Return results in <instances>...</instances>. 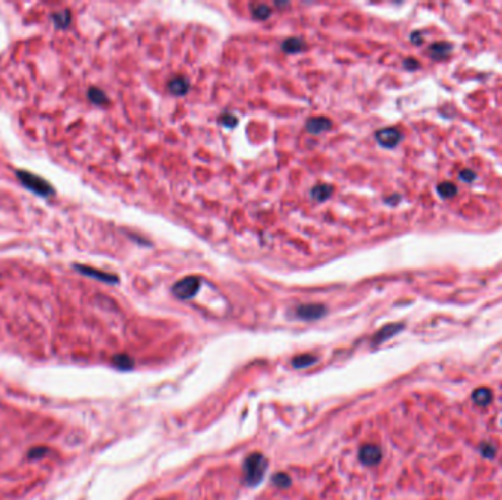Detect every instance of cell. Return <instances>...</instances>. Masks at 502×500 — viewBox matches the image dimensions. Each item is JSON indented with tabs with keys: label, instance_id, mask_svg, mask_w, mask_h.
Here are the masks:
<instances>
[{
	"label": "cell",
	"instance_id": "ba28073f",
	"mask_svg": "<svg viewBox=\"0 0 502 500\" xmlns=\"http://www.w3.org/2000/svg\"><path fill=\"white\" fill-rule=\"evenodd\" d=\"M404 324L403 323H392V324H386L383 326L373 337V345H379V343H383L386 342L388 339L393 337L395 334H398L400 332L404 330Z\"/></svg>",
	"mask_w": 502,
	"mask_h": 500
},
{
	"label": "cell",
	"instance_id": "7402d4cb",
	"mask_svg": "<svg viewBox=\"0 0 502 500\" xmlns=\"http://www.w3.org/2000/svg\"><path fill=\"white\" fill-rule=\"evenodd\" d=\"M219 122H221L223 126L232 129V128H235V126L238 125V118L237 116H234L232 113H223V114H221V118H219Z\"/></svg>",
	"mask_w": 502,
	"mask_h": 500
},
{
	"label": "cell",
	"instance_id": "5bb4252c",
	"mask_svg": "<svg viewBox=\"0 0 502 500\" xmlns=\"http://www.w3.org/2000/svg\"><path fill=\"white\" fill-rule=\"evenodd\" d=\"M251 15L254 19H259V21H266L272 16V8L266 3H253L250 6Z\"/></svg>",
	"mask_w": 502,
	"mask_h": 500
},
{
	"label": "cell",
	"instance_id": "cb8c5ba5",
	"mask_svg": "<svg viewBox=\"0 0 502 500\" xmlns=\"http://www.w3.org/2000/svg\"><path fill=\"white\" fill-rule=\"evenodd\" d=\"M458 178L462 182H472L476 179V173H474L473 170H470V169H462V170H460V173H458Z\"/></svg>",
	"mask_w": 502,
	"mask_h": 500
},
{
	"label": "cell",
	"instance_id": "44dd1931",
	"mask_svg": "<svg viewBox=\"0 0 502 500\" xmlns=\"http://www.w3.org/2000/svg\"><path fill=\"white\" fill-rule=\"evenodd\" d=\"M272 483L276 487H279V488H286V487L291 486V478H290L288 474L278 473L272 478Z\"/></svg>",
	"mask_w": 502,
	"mask_h": 500
},
{
	"label": "cell",
	"instance_id": "277c9868",
	"mask_svg": "<svg viewBox=\"0 0 502 500\" xmlns=\"http://www.w3.org/2000/svg\"><path fill=\"white\" fill-rule=\"evenodd\" d=\"M375 138H376V141L382 147H385V148H393L403 139V134L397 128H382V129L376 131Z\"/></svg>",
	"mask_w": 502,
	"mask_h": 500
},
{
	"label": "cell",
	"instance_id": "8992f818",
	"mask_svg": "<svg viewBox=\"0 0 502 500\" xmlns=\"http://www.w3.org/2000/svg\"><path fill=\"white\" fill-rule=\"evenodd\" d=\"M358 458L364 465L373 467V465H377L382 460V450L376 445H364L360 449Z\"/></svg>",
	"mask_w": 502,
	"mask_h": 500
},
{
	"label": "cell",
	"instance_id": "3957f363",
	"mask_svg": "<svg viewBox=\"0 0 502 500\" xmlns=\"http://www.w3.org/2000/svg\"><path fill=\"white\" fill-rule=\"evenodd\" d=\"M16 175H18L19 181L22 182L28 189L34 191L35 194L43 195V197H49V195H52L55 193L53 188H52V185L49 182L44 181V179H42L40 176H35V175H32L29 172H25V170H18Z\"/></svg>",
	"mask_w": 502,
	"mask_h": 500
},
{
	"label": "cell",
	"instance_id": "ffe728a7",
	"mask_svg": "<svg viewBox=\"0 0 502 500\" xmlns=\"http://www.w3.org/2000/svg\"><path fill=\"white\" fill-rule=\"evenodd\" d=\"M479 452H480V455H482L485 459H493L496 456V449H495V446L492 445V443H488V442L480 443V446H479Z\"/></svg>",
	"mask_w": 502,
	"mask_h": 500
},
{
	"label": "cell",
	"instance_id": "30bf717a",
	"mask_svg": "<svg viewBox=\"0 0 502 500\" xmlns=\"http://www.w3.org/2000/svg\"><path fill=\"white\" fill-rule=\"evenodd\" d=\"M78 268V272H81L83 275L85 276H90V278L98 279V280H103L106 283H118V276L115 275H111V273H103V272H98L96 268H91V267H85V265H75Z\"/></svg>",
	"mask_w": 502,
	"mask_h": 500
},
{
	"label": "cell",
	"instance_id": "d6986e66",
	"mask_svg": "<svg viewBox=\"0 0 502 500\" xmlns=\"http://www.w3.org/2000/svg\"><path fill=\"white\" fill-rule=\"evenodd\" d=\"M113 364L119 368V370H131L134 367V361L131 357H128L125 354H118L113 357Z\"/></svg>",
	"mask_w": 502,
	"mask_h": 500
},
{
	"label": "cell",
	"instance_id": "e0dca14e",
	"mask_svg": "<svg viewBox=\"0 0 502 500\" xmlns=\"http://www.w3.org/2000/svg\"><path fill=\"white\" fill-rule=\"evenodd\" d=\"M436 189H438V194L441 195L442 198H445V200H449V198L455 197L457 193H458L457 186L452 182H441Z\"/></svg>",
	"mask_w": 502,
	"mask_h": 500
},
{
	"label": "cell",
	"instance_id": "484cf974",
	"mask_svg": "<svg viewBox=\"0 0 502 500\" xmlns=\"http://www.w3.org/2000/svg\"><path fill=\"white\" fill-rule=\"evenodd\" d=\"M404 68L407 70H416V69H418V68H420V63H418L416 59H413V57H408V59H405L404 60Z\"/></svg>",
	"mask_w": 502,
	"mask_h": 500
},
{
	"label": "cell",
	"instance_id": "7c38bea8",
	"mask_svg": "<svg viewBox=\"0 0 502 500\" xmlns=\"http://www.w3.org/2000/svg\"><path fill=\"white\" fill-rule=\"evenodd\" d=\"M472 399L477 406H488L493 399V393L489 388H477L472 393Z\"/></svg>",
	"mask_w": 502,
	"mask_h": 500
},
{
	"label": "cell",
	"instance_id": "4316f807",
	"mask_svg": "<svg viewBox=\"0 0 502 500\" xmlns=\"http://www.w3.org/2000/svg\"><path fill=\"white\" fill-rule=\"evenodd\" d=\"M410 40L414 43V44H421V43H423V37L420 35V32L416 31V32H413V34L410 35Z\"/></svg>",
	"mask_w": 502,
	"mask_h": 500
},
{
	"label": "cell",
	"instance_id": "4fadbf2b",
	"mask_svg": "<svg viewBox=\"0 0 502 500\" xmlns=\"http://www.w3.org/2000/svg\"><path fill=\"white\" fill-rule=\"evenodd\" d=\"M332 194H334V186L329 183H317L310 191L311 198L316 201H326Z\"/></svg>",
	"mask_w": 502,
	"mask_h": 500
},
{
	"label": "cell",
	"instance_id": "2e32d148",
	"mask_svg": "<svg viewBox=\"0 0 502 500\" xmlns=\"http://www.w3.org/2000/svg\"><path fill=\"white\" fill-rule=\"evenodd\" d=\"M317 362V357L314 355H310V354H303V355H298L295 357L293 360V367L297 368V370H301V368H306V367H310L313 364Z\"/></svg>",
	"mask_w": 502,
	"mask_h": 500
},
{
	"label": "cell",
	"instance_id": "9a60e30c",
	"mask_svg": "<svg viewBox=\"0 0 502 500\" xmlns=\"http://www.w3.org/2000/svg\"><path fill=\"white\" fill-rule=\"evenodd\" d=\"M306 43L304 40L298 39V37H291V39H286L285 42L282 43V50L286 52V53H298V52H303L306 49Z\"/></svg>",
	"mask_w": 502,
	"mask_h": 500
},
{
	"label": "cell",
	"instance_id": "8fae6325",
	"mask_svg": "<svg viewBox=\"0 0 502 500\" xmlns=\"http://www.w3.org/2000/svg\"><path fill=\"white\" fill-rule=\"evenodd\" d=\"M451 52H452V44H451V43L438 42V43H433L432 46L429 47V55H431V57L435 59V60L445 59L446 56L449 55Z\"/></svg>",
	"mask_w": 502,
	"mask_h": 500
},
{
	"label": "cell",
	"instance_id": "d4e9b609",
	"mask_svg": "<svg viewBox=\"0 0 502 500\" xmlns=\"http://www.w3.org/2000/svg\"><path fill=\"white\" fill-rule=\"evenodd\" d=\"M46 453H47V449H46V447H34V449H31V450H29L28 456H29V458L37 459V458H42V456H44Z\"/></svg>",
	"mask_w": 502,
	"mask_h": 500
},
{
	"label": "cell",
	"instance_id": "ac0fdd59",
	"mask_svg": "<svg viewBox=\"0 0 502 500\" xmlns=\"http://www.w3.org/2000/svg\"><path fill=\"white\" fill-rule=\"evenodd\" d=\"M88 98L94 104H98V106H103V104H107L109 103V98L104 94V91H101L100 88H96V87H93V88L88 90Z\"/></svg>",
	"mask_w": 502,
	"mask_h": 500
},
{
	"label": "cell",
	"instance_id": "5b68a950",
	"mask_svg": "<svg viewBox=\"0 0 502 500\" xmlns=\"http://www.w3.org/2000/svg\"><path fill=\"white\" fill-rule=\"evenodd\" d=\"M326 313H328V308L321 304H303V305L297 306V310H295L297 317L306 320V321L321 319Z\"/></svg>",
	"mask_w": 502,
	"mask_h": 500
},
{
	"label": "cell",
	"instance_id": "7a4b0ae2",
	"mask_svg": "<svg viewBox=\"0 0 502 500\" xmlns=\"http://www.w3.org/2000/svg\"><path fill=\"white\" fill-rule=\"evenodd\" d=\"M201 288V279L198 276H187V278L180 279L173 286H172V293L182 301L191 299L198 293Z\"/></svg>",
	"mask_w": 502,
	"mask_h": 500
},
{
	"label": "cell",
	"instance_id": "9c48e42d",
	"mask_svg": "<svg viewBox=\"0 0 502 500\" xmlns=\"http://www.w3.org/2000/svg\"><path fill=\"white\" fill-rule=\"evenodd\" d=\"M167 90L173 96H185L190 90V81L182 75L173 76L167 83Z\"/></svg>",
	"mask_w": 502,
	"mask_h": 500
},
{
	"label": "cell",
	"instance_id": "6da1fadb",
	"mask_svg": "<svg viewBox=\"0 0 502 500\" xmlns=\"http://www.w3.org/2000/svg\"><path fill=\"white\" fill-rule=\"evenodd\" d=\"M266 470H267V459L262 453H251L244 460V475L245 481L251 487L257 486L263 477H265Z\"/></svg>",
	"mask_w": 502,
	"mask_h": 500
},
{
	"label": "cell",
	"instance_id": "603a6c76",
	"mask_svg": "<svg viewBox=\"0 0 502 500\" xmlns=\"http://www.w3.org/2000/svg\"><path fill=\"white\" fill-rule=\"evenodd\" d=\"M55 21L57 27H68L70 22L69 12H60V14L55 15Z\"/></svg>",
	"mask_w": 502,
	"mask_h": 500
},
{
	"label": "cell",
	"instance_id": "52a82bcc",
	"mask_svg": "<svg viewBox=\"0 0 502 500\" xmlns=\"http://www.w3.org/2000/svg\"><path fill=\"white\" fill-rule=\"evenodd\" d=\"M332 125L334 124L331 119H328L325 116H314V118H310L306 122V129L313 135H319L321 132L331 131Z\"/></svg>",
	"mask_w": 502,
	"mask_h": 500
}]
</instances>
